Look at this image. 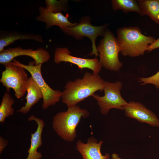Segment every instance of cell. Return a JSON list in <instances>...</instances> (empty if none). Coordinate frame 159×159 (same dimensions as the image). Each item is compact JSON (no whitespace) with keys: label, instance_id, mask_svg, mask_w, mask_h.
I'll return each instance as SVG.
<instances>
[{"label":"cell","instance_id":"obj_22","mask_svg":"<svg viewBox=\"0 0 159 159\" xmlns=\"http://www.w3.org/2000/svg\"><path fill=\"white\" fill-rule=\"evenodd\" d=\"M159 48V38L156 39L155 41L149 45L146 51L149 52L152 50Z\"/></svg>","mask_w":159,"mask_h":159},{"label":"cell","instance_id":"obj_6","mask_svg":"<svg viewBox=\"0 0 159 159\" xmlns=\"http://www.w3.org/2000/svg\"><path fill=\"white\" fill-rule=\"evenodd\" d=\"M5 69L1 74L0 82L6 89L8 92L12 89L16 97L19 99L26 92V86L29 78L25 69L11 62L4 65Z\"/></svg>","mask_w":159,"mask_h":159},{"label":"cell","instance_id":"obj_8","mask_svg":"<svg viewBox=\"0 0 159 159\" xmlns=\"http://www.w3.org/2000/svg\"><path fill=\"white\" fill-rule=\"evenodd\" d=\"M122 84L120 81L111 82L105 81L104 95L101 96L94 94L92 97L96 100L101 113L107 115L111 109L123 110L122 106L127 102L122 98L121 90Z\"/></svg>","mask_w":159,"mask_h":159},{"label":"cell","instance_id":"obj_12","mask_svg":"<svg viewBox=\"0 0 159 159\" xmlns=\"http://www.w3.org/2000/svg\"><path fill=\"white\" fill-rule=\"evenodd\" d=\"M39 14L36 17V20L45 23V28L47 29L54 26H58L60 28L73 27L77 23L69 21L68 16H65L61 12L52 13L48 11L44 7L39 6Z\"/></svg>","mask_w":159,"mask_h":159},{"label":"cell","instance_id":"obj_23","mask_svg":"<svg viewBox=\"0 0 159 159\" xmlns=\"http://www.w3.org/2000/svg\"><path fill=\"white\" fill-rule=\"evenodd\" d=\"M8 142L6 139H4L1 136L0 137V153L1 154L3 150L7 146Z\"/></svg>","mask_w":159,"mask_h":159},{"label":"cell","instance_id":"obj_25","mask_svg":"<svg viewBox=\"0 0 159 159\" xmlns=\"http://www.w3.org/2000/svg\"><path fill=\"white\" fill-rule=\"evenodd\" d=\"M105 159H110V155L109 154H108L107 157Z\"/></svg>","mask_w":159,"mask_h":159},{"label":"cell","instance_id":"obj_3","mask_svg":"<svg viewBox=\"0 0 159 159\" xmlns=\"http://www.w3.org/2000/svg\"><path fill=\"white\" fill-rule=\"evenodd\" d=\"M88 111L77 105L68 107L65 111L59 112L53 118L52 127L57 134L66 141L74 140L77 135L76 128L81 118L88 117Z\"/></svg>","mask_w":159,"mask_h":159},{"label":"cell","instance_id":"obj_9","mask_svg":"<svg viewBox=\"0 0 159 159\" xmlns=\"http://www.w3.org/2000/svg\"><path fill=\"white\" fill-rule=\"evenodd\" d=\"M26 56L32 58L36 64L48 62L50 58L49 53L42 47L36 50L24 49L20 47L4 49L0 52V64L4 65L12 62L19 56Z\"/></svg>","mask_w":159,"mask_h":159},{"label":"cell","instance_id":"obj_11","mask_svg":"<svg viewBox=\"0 0 159 159\" xmlns=\"http://www.w3.org/2000/svg\"><path fill=\"white\" fill-rule=\"evenodd\" d=\"M122 109L127 117L153 126L159 127V119L156 115L141 103L130 101L123 106Z\"/></svg>","mask_w":159,"mask_h":159},{"label":"cell","instance_id":"obj_19","mask_svg":"<svg viewBox=\"0 0 159 159\" xmlns=\"http://www.w3.org/2000/svg\"><path fill=\"white\" fill-rule=\"evenodd\" d=\"M15 101L7 91L4 95L0 105V122L4 123L6 119L13 115L14 113L12 105Z\"/></svg>","mask_w":159,"mask_h":159},{"label":"cell","instance_id":"obj_14","mask_svg":"<svg viewBox=\"0 0 159 159\" xmlns=\"http://www.w3.org/2000/svg\"><path fill=\"white\" fill-rule=\"evenodd\" d=\"M32 40L39 42H44L42 36L39 34L27 32H21L12 30H0V52L5 47L17 40Z\"/></svg>","mask_w":159,"mask_h":159},{"label":"cell","instance_id":"obj_21","mask_svg":"<svg viewBox=\"0 0 159 159\" xmlns=\"http://www.w3.org/2000/svg\"><path fill=\"white\" fill-rule=\"evenodd\" d=\"M138 82H141V85L150 84L154 85L156 88L159 89V71L154 75L148 77L138 78Z\"/></svg>","mask_w":159,"mask_h":159},{"label":"cell","instance_id":"obj_17","mask_svg":"<svg viewBox=\"0 0 159 159\" xmlns=\"http://www.w3.org/2000/svg\"><path fill=\"white\" fill-rule=\"evenodd\" d=\"M138 3L144 15L159 24V0H139Z\"/></svg>","mask_w":159,"mask_h":159},{"label":"cell","instance_id":"obj_18","mask_svg":"<svg viewBox=\"0 0 159 159\" xmlns=\"http://www.w3.org/2000/svg\"><path fill=\"white\" fill-rule=\"evenodd\" d=\"M111 3L112 9L120 10L125 13L134 12L142 16L145 15L140 9L138 2L134 0H112Z\"/></svg>","mask_w":159,"mask_h":159},{"label":"cell","instance_id":"obj_15","mask_svg":"<svg viewBox=\"0 0 159 159\" xmlns=\"http://www.w3.org/2000/svg\"><path fill=\"white\" fill-rule=\"evenodd\" d=\"M29 121H34L37 124L36 131L31 133V144L28 151V155L26 159H40L42 157L41 153L37 151V149L42 144V133L44 125V121L33 115L28 118Z\"/></svg>","mask_w":159,"mask_h":159},{"label":"cell","instance_id":"obj_2","mask_svg":"<svg viewBox=\"0 0 159 159\" xmlns=\"http://www.w3.org/2000/svg\"><path fill=\"white\" fill-rule=\"evenodd\" d=\"M117 39L120 52L131 57L143 55L148 47L155 40L153 36L143 34L137 26L124 27L117 30Z\"/></svg>","mask_w":159,"mask_h":159},{"label":"cell","instance_id":"obj_24","mask_svg":"<svg viewBox=\"0 0 159 159\" xmlns=\"http://www.w3.org/2000/svg\"><path fill=\"white\" fill-rule=\"evenodd\" d=\"M111 157L112 159H123L119 157L118 155L115 153H113Z\"/></svg>","mask_w":159,"mask_h":159},{"label":"cell","instance_id":"obj_5","mask_svg":"<svg viewBox=\"0 0 159 159\" xmlns=\"http://www.w3.org/2000/svg\"><path fill=\"white\" fill-rule=\"evenodd\" d=\"M11 62L24 68L31 74L42 93L43 102L42 107L44 110L55 105L60 101L62 98V92L53 90L46 83L41 73L42 64H36L34 61H30L27 65L21 63L15 59Z\"/></svg>","mask_w":159,"mask_h":159},{"label":"cell","instance_id":"obj_7","mask_svg":"<svg viewBox=\"0 0 159 159\" xmlns=\"http://www.w3.org/2000/svg\"><path fill=\"white\" fill-rule=\"evenodd\" d=\"M107 24L100 26H95L91 23V19L89 16L81 18L79 23L73 27H66L60 28L63 33L66 35L80 40L85 37L89 38L92 44V51L89 55H95L96 57L99 56L97 47L96 40L100 36H103Z\"/></svg>","mask_w":159,"mask_h":159},{"label":"cell","instance_id":"obj_13","mask_svg":"<svg viewBox=\"0 0 159 159\" xmlns=\"http://www.w3.org/2000/svg\"><path fill=\"white\" fill-rule=\"evenodd\" d=\"M103 142L100 140L98 143L97 139L92 137L88 139L84 143L80 140L76 143V149L82 155L83 159H105L108 153L103 155L101 148Z\"/></svg>","mask_w":159,"mask_h":159},{"label":"cell","instance_id":"obj_1","mask_svg":"<svg viewBox=\"0 0 159 159\" xmlns=\"http://www.w3.org/2000/svg\"><path fill=\"white\" fill-rule=\"evenodd\" d=\"M104 82L98 74L86 72L82 78L67 82L62 92V102L68 107L76 105L97 91H103Z\"/></svg>","mask_w":159,"mask_h":159},{"label":"cell","instance_id":"obj_20","mask_svg":"<svg viewBox=\"0 0 159 159\" xmlns=\"http://www.w3.org/2000/svg\"><path fill=\"white\" fill-rule=\"evenodd\" d=\"M68 1L67 0H46L45 4L47 10L52 13L66 12L68 9Z\"/></svg>","mask_w":159,"mask_h":159},{"label":"cell","instance_id":"obj_4","mask_svg":"<svg viewBox=\"0 0 159 159\" xmlns=\"http://www.w3.org/2000/svg\"><path fill=\"white\" fill-rule=\"evenodd\" d=\"M97 49L99 61L102 66L110 71H117L123 65L118 55L120 49L116 38L109 30L106 29Z\"/></svg>","mask_w":159,"mask_h":159},{"label":"cell","instance_id":"obj_16","mask_svg":"<svg viewBox=\"0 0 159 159\" xmlns=\"http://www.w3.org/2000/svg\"><path fill=\"white\" fill-rule=\"evenodd\" d=\"M26 102L25 105L17 110L18 112L26 114L32 107L43 98V95L39 87L32 76L29 78L26 86Z\"/></svg>","mask_w":159,"mask_h":159},{"label":"cell","instance_id":"obj_10","mask_svg":"<svg viewBox=\"0 0 159 159\" xmlns=\"http://www.w3.org/2000/svg\"><path fill=\"white\" fill-rule=\"evenodd\" d=\"M69 50L66 47H58L55 51L54 61L57 64L62 62H68L78 66L81 69L88 68L92 71V73L98 74L102 66L97 58L86 59L78 57L70 54Z\"/></svg>","mask_w":159,"mask_h":159}]
</instances>
